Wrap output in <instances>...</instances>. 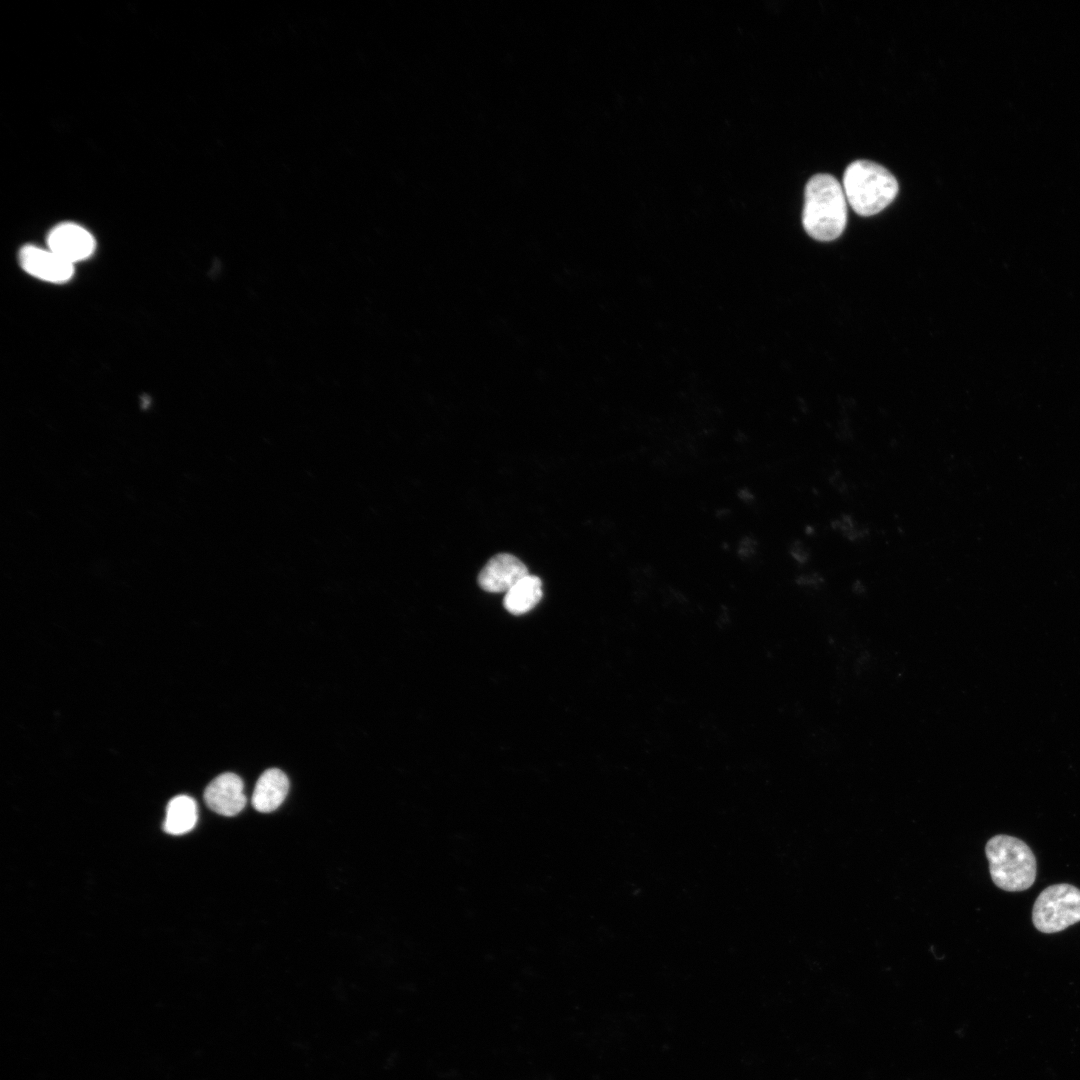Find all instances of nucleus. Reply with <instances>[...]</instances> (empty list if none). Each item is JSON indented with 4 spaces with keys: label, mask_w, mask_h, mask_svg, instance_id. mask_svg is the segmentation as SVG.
Masks as SVG:
<instances>
[{
    "label": "nucleus",
    "mask_w": 1080,
    "mask_h": 1080,
    "mask_svg": "<svg viewBox=\"0 0 1080 1080\" xmlns=\"http://www.w3.org/2000/svg\"><path fill=\"white\" fill-rule=\"evenodd\" d=\"M541 598L540 578L527 574L505 593L503 605L511 614L521 615L533 609Z\"/></svg>",
    "instance_id": "10"
},
{
    "label": "nucleus",
    "mask_w": 1080,
    "mask_h": 1080,
    "mask_svg": "<svg viewBox=\"0 0 1080 1080\" xmlns=\"http://www.w3.org/2000/svg\"><path fill=\"white\" fill-rule=\"evenodd\" d=\"M527 574V567L517 557L499 553L490 558L482 568L478 575V584L487 592L506 593Z\"/></svg>",
    "instance_id": "8"
},
{
    "label": "nucleus",
    "mask_w": 1080,
    "mask_h": 1080,
    "mask_svg": "<svg viewBox=\"0 0 1080 1080\" xmlns=\"http://www.w3.org/2000/svg\"><path fill=\"white\" fill-rule=\"evenodd\" d=\"M206 805L215 813L234 816L246 805L241 778L234 773H223L214 778L204 791Z\"/></svg>",
    "instance_id": "7"
},
{
    "label": "nucleus",
    "mask_w": 1080,
    "mask_h": 1080,
    "mask_svg": "<svg viewBox=\"0 0 1080 1080\" xmlns=\"http://www.w3.org/2000/svg\"><path fill=\"white\" fill-rule=\"evenodd\" d=\"M1032 921L1042 933L1060 932L1080 921V889L1061 883L1045 888L1032 909Z\"/></svg>",
    "instance_id": "4"
},
{
    "label": "nucleus",
    "mask_w": 1080,
    "mask_h": 1080,
    "mask_svg": "<svg viewBox=\"0 0 1080 1080\" xmlns=\"http://www.w3.org/2000/svg\"><path fill=\"white\" fill-rule=\"evenodd\" d=\"M992 881L1002 890L1015 892L1030 888L1036 878V858L1022 840L995 835L985 846Z\"/></svg>",
    "instance_id": "3"
},
{
    "label": "nucleus",
    "mask_w": 1080,
    "mask_h": 1080,
    "mask_svg": "<svg viewBox=\"0 0 1080 1080\" xmlns=\"http://www.w3.org/2000/svg\"><path fill=\"white\" fill-rule=\"evenodd\" d=\"M847 223V199L843 186L829 174H816L806 184L802 224L819 241L838 238Z\"/></svg>",
    "instance_id": "1"
},
{
    "label": "nucleus",
    "mask_w": 1080,
    "mask_h": 1080,
    "mask_svg": "<svg viewBox=\"0 0 1080 1080\" xmlns=\"http://www.w3.org/2000/svg\"><path fill=\"white\" fill-rule=\"evenodd\" d=\"M289 790L286 774L277 768L265 770L258 778L253 794L252 806L261 813L276 810L285 800Z\"/></svg>",
    "instance_id": "9"
},
{
    "label": "nucleus",
    "mask_w": 1080,
    "mask_h": 1080,
    "mask_svg": "<svg viewBox=\"0 0 1080 1080\" xmlns=\"http://www.w3.org/2000/svg\"><path fill=\"white\" fill-rule=\"evenodd\" d=\"M757 550V541L751 536H745L739 542L737 551L743 558L751 557Z\"/></svg>",
    "instance_id": "12"
},
{
    "label": "nucleus",
    "mask_w": 1080,
    "mask_h": 1080,
    "mask_svg": "<svg viewBox=\"0 0 1080 1080\" xmlns=\"http://www.w3.org/2000/svg\"><path fill=\"white\" fill-rule=\"evenodd\" d=\"M95 246L93 235L75 223H61L47 236V248L73 265L89 258Z\"/></svg>",
    "instance_id": "6"
},
{
    "label": "nucleus",
    "mask_w": 1080,
    "mask_h": 1080,
    "mask_svg": "<svg viewBox=\"0 0 1080 1080\" xmlns=\"http://www.w3.org/2000/svg\"><path fill=\"white\" fill-rule=\"evenodd\" d=\"M198 819L197 804L187 795L172 798L166 808L163 829L171 835H182L191 831Z\"/></svg>",
    "instance_id": "11"
},
{
    "label": "nucleus",
    "mask_w": 1080,
    "mask_h": 1080,
    "mask_svg": "<svg viewBox=\"0 0 1080 1080\" xmlns=\"http://www.w3.org/2000/svg\"><path fill=\"white\" fill-rule=\"evenodd\" d=\"M19 264L31 276L50 283H65L74 274V265L49 248L23 246L18 254Z\"/></svg>",
    "instance_id": "5"
},
{
    "label": "nucleus",
    "mask_w": 1080,
    "mask_h": 1080,
    "mask_svg": "<svg viewBox=\"0 0 1080 1080\" xmlns=\"http://www.w3.org/2000/svg\"><path fill=\"white\" fill-rule=\"evenodd\" d=\"M843 190L852 209L861 216H872L886 208L898 193L896 178L882 165L857 160L845 170Z\"/></svg>",
    "instance_id": "2"
},
{
    "label": "nucleus",
    "mask_w": 1080,
    "mask_h": 1080,
    "mask_svg": "<svg viewBox=\"0 0 1080 1080\" xmlns=\"http://www.w3.org/2000/svg\"><path fill=\"white\" fill-rule=\"evenodd\" d=\"M792 557L798 561L803 562L807 558V553L800 543H794L791 548Z\"/></svg>",
    "instance_id": "13"
}]
</instances>
